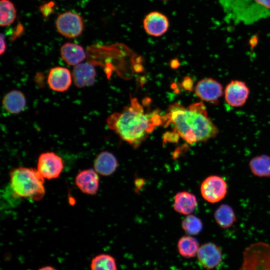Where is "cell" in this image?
<instances>
[{"label": "cell", "mask_w": 270, "mask_h": 270, "mask_svg": "<svg viewBox=\"0 0 270 270\" xmlns=\"http://www.w3.org/2000/svg\"><path fill=\"white\" fill-rule=\"evenodd\" d=\"M38 270H56L52 266H46L43 267L39 269Z\"/></svg>", "instance_id": "cell-27"}, {"label": "cell", "mask_w": 270, "mask_h": 270, "mask_svg": "<svg viewBox=\"0 0 270 270\" xmlns=\"http://www.w3.org/2000/svg\"><path fill=\"white\" fill-rule=\"evenodd\" d=\"M252 172L257 176H270V156L260 155L253 158L249 162Z\"/></svg>", "instance_id": "cell-19"}, {"label": "cell", "mask_w": 270, "mask_h": 270, "mask_svg": "<svg viewBox=\"0 0 270 270\" xmlns=\"http://www.w3.org/2000/svg\"><path fill=\"white\" fill-rule=\"evenodd\" d=\"M178 248L180 254L186 258H192L197 254L198 242L194 238L190 236L182 237L178 242Z\"/></svg>", "instance_id": "cell-22"}, {"label": "cell", "mask_w": 270, "mask_h": 270, "mask_svg": "<svg viewBox=\"0 0 270 270\" xmlns=\"http://www.w3.org/2000/svg\"><path fill=\"white\" fill-rule=\"evenodd\" d=\"M174 208L182 214H190L198 206V200L196 196L187 192L177 193L174 198Z\"/></svg>", "instance_id": "cell-17"}, {"label": "cell", "mask_w": 270, "mask_h": 270, "mask_svg": "<svg viewBox=\"0 0 270 270\" xmlns=\"http://www.w3.org/2000/svg\"><path fill=\"white\" fill-rule=\"evenodd\" d=\"M99 182L98 174L93 169L80 171L75 178L76 184L80 190L90 195L96 194L99 187Z\"/></svg>", "instance_id": "cell-12"}, {"label": "cell", "mask_w": 270, "mask_h": 270, "mask_svg": "<svg viewBox=\"0 0 270 270\" xmlns=\"http://www.w3.org/2000/svg\"><path fill=\"white\" fill-rule=\"evenodd\" d=\"M249 94L250 90L246 83L238 80L230 82L224 90L226 102L233 107H240L244 105Z\"/></svg>", "instance_id": "cell-7"}, {"label": "cell", "mask_w": 270, "mask_h": 270, "mask_svg": "<svg viewBox=\"0 0 270 270\" xmlns=\"http://www.w3.org/2000/svg\"></svg>", "instance_id": "cell-28"}, {"label": "cell", "mask_w": 270, "mask_h": 270, "mask_svg": "<svg viewBox=\"0 0 270 270\" xmlns=\"http://www.w3.org/2000/svg\"><path fill=\"white\" fill-rule=\"evenodd\" d=\"M182 227L188 234L196 235L202 229V224L200 220L194 215H188L182 222Z\"/></svg>", "instance_id": "cell-24"}, {"label": "cell", "mask_w": 270, "mask_h": 270, "mask_svg": "<svg viewBox=\"0 0 270 270\" xmlns=\"http://www.w3.org/2000/svg\"><path fill=\"white\" fill-rule=\"evenodd\" d=\"M10 177V187L16 196L35 201L40 200L44 197V178L37 170L18 167L12 170Z\"/></svg>", "instance_id": "cell-3"}, {"label": "cell", "mask_w": 270, "mask_h": 270, "mask_svg": "<svg viewBox=\"0 0 270 270\" xmlns=\"http://www.w3.org/2000/svg\"><path fill=\"white\" fill-rule=\"evenodd\" d=\"M224 10L236 20L241 21L248 10L252 0H219Z\"/></svg>", "instance_id": "cell-16"}, {"label": "cell", "mask_w": 270, "mask_h": 270, "mask_svg": "<svg viewBox=\"0 0 270 270\" xmlns=\"http://www.w3.org/2000/svg\"><path fill=\"white\" fill-rule=\"evenodd\" d=\"M198 258L201 266L207 269L217 266L222 260V250L214 243L208 242L199 248Z\"/></svg>", "instance_id": "cell-11"}, {"label": "cell", "mask_w": 270, "mask_h": 270, "mask_svg": "<svg viewBox=\"0 0 270 270\" xmlns=\"http://www.w3.org/2000/svg\"><path fill=\"white\" fill-rule=\"evenodd\" d=\"M54 4L50 2L43 4L40 8V11L44 17H47L54 12Z\"/></svg>", "instance_id": "cell-25"}, {"label": "cell", "mask_w": 270, "mask_h": 270, "mask_svg": "<svg viewBox=\"0 0 270 270\" xmlns=\"http://www.w3.org/2000/svg\"><path fill=\"white\" fill-rule=\"evenodd\" d=\"M118 166V162L113 154L102 152L98 154L94 162V170L98 174L108 176L113 174Z\"/></svg>", "instance_id": "cell-15"}, {"label": "cell", "mask_w": 270, "mask_h": 270, "mask_svg": "<svg viewBox=\"0 0 270 270\" xmlns=\"http://www.w3.org/2000/svg\"><path fill=\"white\" fill-rule=\"evenodd\" d=\"M4 108L12 114H18L22 112L26 106V99L20 91L13 90L7 93L2 102Z\"/></svg>", "instance_id": "cell-18"}, {"label": "cell", "mask_w": 270, "mask_h": 270, "mask_svg": "<svg viewBox=\"0 0 270 270\" xmlns=\"http://www.w3.org/2000/svg\"><path fill=\"white\" fill-rule=\"evenodd\" d=\"M96 76V69L88 62L80 63L75 66L72 72L74 84L78 88L93 85Z\"/></svg>", "instance_id": "cell-13"}, {"label": "cell", "mask_w": 270, "mask_h": 270, "mask_svg": "<svg viewBox=\"0 0 270 270\" xmlns=\"http://www.w3.org/2000/svg\"><path fill=\"white\" fill-rule=\"evenodd\" d=\"M227 191L226 182L218 176H208L200 186V192L202 198L210 203L220 201L225 197Z\"/></svg>", "instance_id": "cell-5"}, {"label": "cell", "mask_w": 270, "mask_h": 270, "mask_svg": "<svg viewBox=\"0 0 270 270\" xmlns=\"http://www.w3.org/2000/svg\"><path fill=\"white\" fill-rule=\"evenodd\" d=\"M214 218L220 227L226 228L230 227L236 221V216L232 208L228 205L220 206L214 212Z\"/></svg>", "instance_id": "cell-20"}, {"label": "cell", "mask_w": 270, "mask_h": 270, "mask_svg": "<svg viewBox=\"0 0 270 270\" xmlns=\"http://www.w3.org/2000/svg\"><path fill=\"white\" fill-rule=\"evenodd\" d=\"M64 167L62 160L54 152H44L38 157L37 170L44 178H58Z\"/></svg>", "instance_id": "cell-6"}, {"label": "cell", "mask_w": 270, "mask_h": 270, "mask_svg": "<svg viewBox=\"0 0 270 270\" xmlns=\"http://www.w3.org/2000/svg\"><path fill=\"white\" fill-rule=\"evenodd\" d=\"M62 59L68 65L76 66L86 58V53L80 45L73 42H66L60 48Z\"/></svg>", "instance_id": "cell-14"}, {"label": "cell", "mask_w": 270, "mask_h": 270, "mask_svg": "<svg viewBox=\"0 0 270 270\" xmlns=\"http://www.w3.org/2000/svg\"><path fill=\"white\" fill-rule=\"evenodd\" d=\"M0 54H2L5 52V50L6 49V40H5V36L2 34H0Z\"/></svg>", "instance_id": "cell-26"}, {"label": "cell", "mask_w": 270, "mask_h": 270, "mask_svg": "<svg viewBox=\"0 0 270 270\" xmlns=\"http://www.w3.org/2000/svg\"><path fill=\"white\" fill-rule=\"evenodd\" d=\"M90 268L92 270H116L115 260L106 254L94 257L92 260Z\"/></svg>", "instance_id": "cell-23"}, {"label": "cell", "mask_w": 270, "mask_h": 270, "mask_svg": "<svg viewBox=\"0 0 270 270\" xmlns=\"http://www.w3.org/2000/svg\"><path fill=\"white\" fill-rule=\"evenodd\" d=\"M169 20L164 14L158 12L148 13L143 20L144 28L150 36H160L164 34L169 28Z\"/></svg>", "instance_id": "cell-9"}, {"label": "cell", "mask_w": 270, "mask_h": 270, "mask_svg": "<svg viewBox=\"0 0 270 270\" xmlns=\"http://www.w3.org/2000/svg\"><path fill=\"white\" fill-rule=\"evenodd\" d=\"M194 92L201 100L216 103L223 94V88L216 80L205 78L198 82Z\"/></svg>", "instance_id": "cell-8"}, {"label": "cell", "mask_w": 270, "mask_h": 270, "mask_svg": "<svg viewBox=\"0 0 270 270\" xmlns=\"http://www.w3.org/2000/svg\"><path fill=\"white\" fill-rule=\"evenodd\" d=\"M56 26L58 32L68 38H75L83 32L84 20L78 13L67 11L60 14L56 20Z\"/></svg>", "instance_id": "cell-4"}, {"label": "cell", "mask_w": 270, "mask_h": 270, "mask_svg": "<svg viewBox=\"0 0 270 270\" xmlns=\"http://www.w3.org/2000/svg\"><path fill=\"white\" fill-rule=\"evenodd\" d=\"M162 124L172 126L174 132L190 144L204 142L215 137L218 130L208 116L202 102L184 107L180 104L170 105L168 112L162 116Z\"/></svg>", "instance_id": "cell-1"}, {"label": "cell", "mask_w": 270, "mask_h": 270, "mask_svg": "<svg viewBox=\"0 0 270 270\" xmlns=\"http://www.w3.org/2000/svg\"><path fill=\"white\" fill-rule=\"evenodd\" d=\"M161 124L162 116L156 112H144L136 98L131 100L130 106L120 112L112 114L107 120L108 128L134 147L138 146L156 126Z\"/></svg>", "instance_id": "cell-2"}, {"label": "cell", "mask_w": 270, "mask_h": 270, "mask_svg": "<svg viewBox=\"0 0 270 270\" xmlns=\"http://www.w3.org/2000/svg\"><path fill=\"white\" fill-rule=\"evenodd\" d=\"M72 82L71 73L66 68L56 66L50 70L48 76V83L52 90L64 92L69 88Z\"/></svg>", "instance_id": "cell-10"}, {"label": "cell", "mask_w": 270, "mask_h": 270, "mask_svg": "<svg viewBox=\"0 0 270 270\" xmlns=\"http://www.w3.org/2000/svg\"><path fill=\"white\" fill-rule=\"evenodd\" d=\"M0 25L6 26L12 24L16 17V10L10 0L0 1Z\"/></svg>", "instance_id": "cell-21"}]
</instances>
